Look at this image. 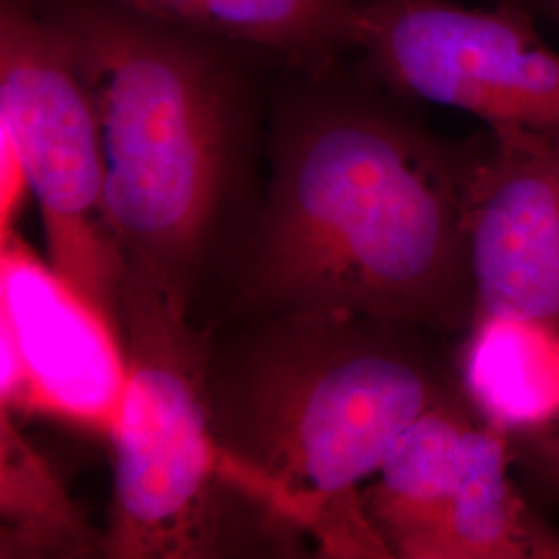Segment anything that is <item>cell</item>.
I'll return each instance as SVG.
<instances>
[{
  "label": "cell",
  "instance_id": "obj_1",
  "mask_svg": "<svg viewBox=\"0 0 559 559\" xmlns=\"http://www.w3.org/2000/svg\"><path fill=\"white\" fill-rule=\"evenodd\" d=\"M258 221L205 323L316 311L466 330L468 147L390 102L320 80L272 110Z\"/></svg>",
  "mask_w": 559,
  "mask_h": 559
},
{
  "label": "cell",
  "instance_id": "obj_4",
  "mask_svg": "<svg viewBox=\"0 0 559 559\" xmlns=\"http://www.w3.org/2000/svg\"><path fill=\"white\" fill-rule=\"evenodd\" d=\"M127 385L110 431L104 558L299 556L302 540L228 477L207 399V323L158 280L120 286Z\"/></svg>",
  "mask_w": 559,
  "mask_h": 559
},
{
  "label": "cell",
  "instance_id": "obj_7",
  "mask_svg": "<svg viewBox=\"0 0 559 559\" xmlns=\"http://www.w3.org/2000/svg\"><path fill=\"white\" fill-rule=\"evenodd\" d=\"M0 408L110 436L127 385L120 332L15 230L0 235Z\"/></svg>",
  "mask_w": 559,
  "mask_h": 559
},
{
  "label": "cell",
  "instance_id": "obj_9",
  "mask_svg": "<svg viewBox=\"0 0 559 559\" xmlns=\"http://www.w3.org/2000/svg\"><path fill=\"white\" fill-rule=\"evenodd\" d=\"M479 417L462 392L429 406L402 433L365 487V508L392 559H440Z\"/></svg>",
  "mask_w": 559,
  "mask_h": 559
},
{
  "label": "cell",
  "instance_id": "obj_5",
  "mask_svg": "<svg viewBox=\"0 0 559 559\" xmlns=\"http://www.w3.org/2000/svg\"><path fill=\"white\" fill-rule=\"evenodd\" d=\"M0 129L38 201L48 263L120 332L124 258L106 207L100 124L67 46L32 0L0 4Z\"/></svg>",
  "mask_w": 559,
  "mask_h": 559
},
{
  "label": "cell",
  "instance_id": "obj_3",
  "mask_svg": "<svg viewBox=\"0 0 559 559\" xmlns=\"http://www.w3.org/2000/svg\"><path fill=\"white\" fill-rule=\"evenodd\" d=\"M100 124L106 207L135 267L205 321L258 221L255 102L216 40L117 0H46Z\"/></svg>",
  "mask_w": 559,
  "mask_h": 559
},
{
  "label": "cell",
  "instance_id": "obj_11",
  "mask_svg": "<svg viewBox=\"0 0 559 559\" xmlns=\"http://www.w3.org/2000/svg\"><path fill=\"white\" fill-rule=\"evenodd\" d=\"M212 40L237 41L321 67L355 46L360 0H117Z\"/></svg>",
  "mask_w": 559,
  "mask_h": 559
},
{
  "label": "cell",
  "instance_id": "obj_10",
  "mask_svg": "<svg viewBox=\"0 0 559 559\" xmlns=\"http://www.w3.org/2000/svg\"><path fill=\"white\" fill-rule=\"evenodd\" d=\"M460 392L510 441L559 420V328L519 313H475L454 353Z\"/></svg>",
  "mask_w": 559,
  "mask_h": 559
},
{
  "label": "cell",
  "instance_id": "obj_14",
  "mask_svg": "<svg viewBox=\"0 0 559 559\" xmlns=\"http://www.w3.org/2000/svg\"><path fill=\"white\" fill-rule=\"evenodd\" d=\"M29 191L20 152L9 133L0 129V235L15 230V216Z\"/></svg>",
  "mask_w": 559,
  "mask_h": 559
},
{
  "label": "cell",
  "instance_id": "obj_12",
  "mask_svg": "<svg viewBox=\"0 0 559 559\" xmlns=\"http://www.w3.org/2000/svg\"><path fill=\"white\" fill-rule=\"evenodd\" d=\"M0 558H104L96 531L59 473L0 408Z\"/></svg>",
  "mask_w": 559,
  "mask_h": 559
},
{
  "label": "cell",
  "instance_id": "obj_13",
  "mask_svg": "<svg viewBox=\"0 0 559 559\" xmlns=\"http://www.w3.org/2000/svg\"><path fill=\"white\" fill-rule=\"evenodd\" d=\"M516 459L545 489L559 496V420L539 433L512 441Z\"/></svg>",
  "mask_w": 559,
  "mask_h": 559
},
{
  "label": "cell",
  "instance_id": "obj_8",
  "mask_svg": "<svg viewBox=\"0 0 559 559\" xmlns=\"http://www.w3.org/2000/svg\"><path fill=\"white\" fill-rule=\"evenodd\" d=\"M466 147L475 313L559 328V138L487 127Z\"/></svg>",
  "mask_w": 559,
  "mask_h": 559
},
{
  "label": "cell",
  "instance_id": "obj_15",
  "mask_svg": "<svg viewBox=\"0 0 559 559\" xmlns=\"http://www.w3.org/2000/svg\"><path fill=\"white\" fill-rule=\"evenodd\" d=\"M528 9L537 20H543L559 29V0H512Z\"/></svg>",
  "mask_w": 559,
  "mask_h": 559
},
{
  "label": "cell",
  "instance_id": "obj_2",
  "mask_svg": "<svg viewBox=\"0 0 559 559\" xmlns=\"http://www.w3.org/2000/svg\"><path fill=\"white\" fill-rule=\"evenodd\" d=\"M207 399L228 477L320 558L392 559L365 508L400 433L459 392L415 325L290 311L212 321Z\"/></svg>",
  "mask_w": 559,
  "mask_h": 559
},
{
  "label": "cell",
  "instance_id": "obj_6",
  "mask_svg": "<svg viewBox=\"0 0 559 559\" xmlns=\"http://www.w3.org/2000/svg\"><path fill=\"white\" fill-rule=\"evenodd\" d=\"M353 48L396 96L456 108L489 129L559 138V50L519 2L369 0Z\"/></svg>",
  "mask_w": 559,
  "mask_h": 559
}]
</instances>
